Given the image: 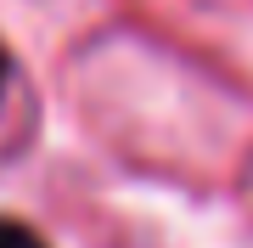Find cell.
Returning a JSON list of instances; mask_svg holds the SVG:
<instances>
[{"mask_svg": "<svg viewBox=\"0 0 253 248\" xmlns=\"http://www.w3.org/2000/svg\"><path fill=\"white\" fill-rule=\"evenodd\" d=\"M0 248H51V243L40 237L28 220H17V214H0Z\"/></svg>", "mask_w": 253, "mask_h": 248, "instance_id": "obj_1", "label": "cell"}, {"mask_svg": "<svg viewBox=\"0 0 253 248\" xmlns=\"http://www.w3.org/2000/svg\"><path fill=\"white\" fill-rule=\"evenodd\" d=\"M6 79H11V56H6V46H0V96H6Z\"/></svg>", "mask_w": 253, "mask_h": 248, "instance_id": "obj_2", "label": "cell"}]
</instances>
